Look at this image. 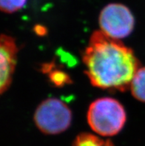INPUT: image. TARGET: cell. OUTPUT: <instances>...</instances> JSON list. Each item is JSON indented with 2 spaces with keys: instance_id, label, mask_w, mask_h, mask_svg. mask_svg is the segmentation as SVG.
<instances>
[{
  "instance_id": "cell-4",
  "label": "cell",
  "mask_w": 145,
  "mask_h": 146,
  "mask_svg": "<svg viewBox=\"0 0 145 146\" xmlns=\"http://www.w3.org/2000/svg\"><path fill=\"white\" fill-rule=\"evenodd\" d=\"M101 31L113 39H123L133 31L134 17L130 10L122 4L112 3L101 10L99 18Z\"/></svg>"
},
{
  "instance_id": "cell-5",
  "label": "cell",
  "mask_w": 145,
  "mask_h": 146,
  "mask_svg": "<svg viewBox=\"0 0 145 146\" xmlns=\"http://www.w3.org/2000/svg\"><path fill=\"white\" fill-rule=\"evenodd\" d=\"M17 53L18 48L15 39L8 35L2 34L0 39V90L2 94L9 88L12 82L17 64Z\"/></svg>"
},
{
  "instance_id": "cell-2",
  "label": "cell",
  "mask_w": 145,
  "mask_h": 146,
  "mask_svg": "<svg viewBox=\"0 0 145 146\" xmlns=\"http://www.w3.org/2000/svg\"><path fill=\"white\" fill-rule=\"evenodd\" d=\"M123 106L115 99L104 97L90 104L87 122L94 132L103 137H112L121 131L126 122Z\"/></svg>"
},
{
  "instance_id": "cell-7",
  "label": "cell",
  "mask_w": 145,
  "mask_h": 146,
  "mask_svg": "<svg viewBox=\"0 0 145 146\" xmlns=\"http://www.w3.org/2000/svg\"><path fill=\"white\" fill-rule=\"evenodd\" d=\"M130 88L136 100L145 102V67L140 68L137 70L132 78Z\"/></svg>"
},
{
  "instance_id": "cell-8",
  "label": "cell",
  "mask_w": 145,
  "mask_h": 146,
  "mask_svg": "<svg viewBox=\"0 0 145 146\" xmlns=\"http://www.w3.org/2000/svg\"><path fill=\"white\" fill-rule=\"evenodd\" d=\"M73 146H114L110 139H103L88 133H81L75 137Z\"/></svg>"
},
{
  "instance_id": "cell-6",
  "label": "cell",
  "mask_w": 145,
  "mask_h": 146,
  "mask_svg": "<svg viewBox=\"0 0 145 146\" xmlns=\"http://www.w3.org/2000/svg\"><path fill=\"white\" fill-rule=\"evenodd\" d=\"M42 70V72L49 74L50 80L56 87H62L72 82L70 76L67 73L63 70L54 69L53 62L43 65Z\"/></svg>"
},
{
  "instance_id": "cell-1",
  "label": "cell",
  "mask_w": 145,
  "mask_h": 146,
  "mask_svg": "<svg viewBox=\"0 0 145 146\" xmlns=\"http://www.w3.org/2000/svg\"><path fill=\"white\" fill-rule=\"evenodd\" d=\"M82 59L90 83L101 89L126 91L140 68L131 48L101 31L91 35Z\"/></svg>"
},
{
  "instance_id": "cell-10",
  "label": "cell",
  "mask_w": 145,
  "mask_h": 146,
  "mask_svg": "<svg viewBox=\"0 0 145 146\" xmlns=\"http://www.w3.org/2000/svg\"><path fill=\"white\" fill-rule=\"evenodd\" d=\"M36 33L38 34V35H44L46 33V28H44L43 26L42 25H36L35 28Z\"/></svg>"
},
{
  "instance_id": "cell-9",
  "label": "cell",
  "mask_w": 145,
  "mask_h": 146,
  "mask_svg": "<svg viewBox=\"0 0 145 146\" xmlns=\"http://www.w3.org/2000/svg\"><path fill=\"white\" fill-rule=\"evenodd\" d=\"M27 0H0V7L2 12L14 13L25 5Z\"/></svg>"
},
{
  "instance_id": "cell-3",
  "label": "cell",
  "mask_w": 145,
  "mask_h": 146,
  "mask_svg": "<svg viewBox=\"0 0 145 146\" xmlns=\"http://www.w3.org/2000/svg\"><path fill=\"white\" fill-rule=\"evenodd\" d=\"M72 112L66 104L58 99H48L37 107L34 122L42 133L49 135L66 131L71 124Z\"/></svg>"
}]
</instances>
